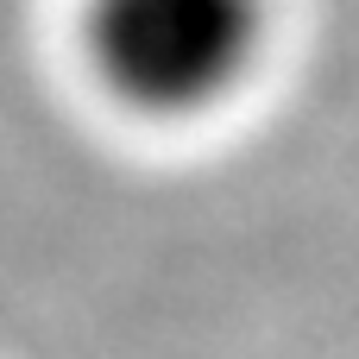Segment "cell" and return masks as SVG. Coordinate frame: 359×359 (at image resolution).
I'll list each match as a JSON object with an SVG mask.
<instances>
[{
	"label": "cell",
	"mask_w": 359,
	"mask_h": 359,
	"mask_svg": "<svg viewBox=\"0 0 359 359\" xmlns=\"http://www.w3.org/2000/svg\"><path fill=\"white\" fill-rule=\"evenodd\" d=\"M76 38L107 101L145 120H196L252 76L265 0H82Z\"/></svg>",
	"instance_id": "cell-1"
}]
</instances>
